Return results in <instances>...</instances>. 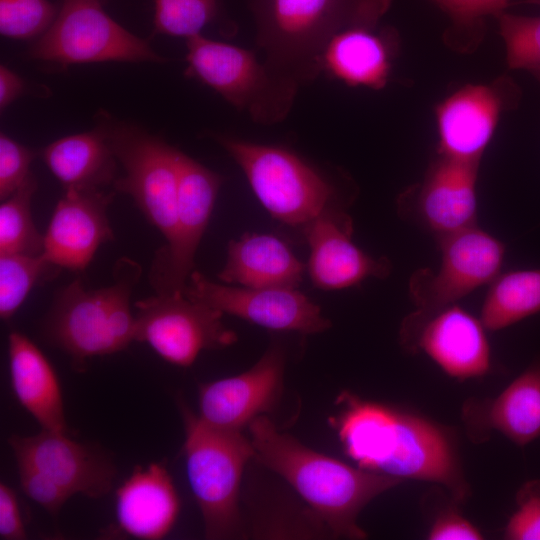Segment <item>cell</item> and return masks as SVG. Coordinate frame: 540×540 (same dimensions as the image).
<instances>
[{
  "label": "cell",
  "instance_id": "obj_17",
  "mask_svg": "<svg viewBox=\"0 0 540 540\" xmlns=\"http://www.w3.org/2000/svg\"><path fill=\"white\" fill-rule=\"evenodd\" d=\"M284 353L271 347L249 370L198 387L199 417L208 425L241 430L274 407L283 387Z\"/></svg>",
  "mask_w": 540,
  "mask_h": 540
},
{
  "label": "cell",
  "instance_id": "obj_26",
  "mask_svg": "<svg viewBox=\"0 0 540 540\" xmlns=\"http://www.w3.org/2000/svg\"><path fill=\"white\" fill-rule=\"evenodd\" d=\"M473 415L474 423L524 447L540 437V360Z\"/></svg>",
  "mask_w": 540,
  "mask_h": 540
},
{
  "label": "cell",
  "instance_id": "obj_13",
  "mask_svg": "<svg viewBox=\"0 0 540 540\" xmlns=\"http://www.w3.org/2000/svg\"><path fill=\"white\" fill-rule=\"evenodd\" d=\"M520 99L519 85L507 75L453 91L434 107L437 154L480 163L501 116Z\"/></svg>",
  "mask_w": 540,
  "mask_h": 540
},
{
  "label": "cell",
  "instance_id": "obj_30",
  "mask_svg": "<svg viewBox=\"0 0 540 540\" xmlns=\"http://www.w3.org/2000/svg\"><path fill=\"white\" fill-rule=\"evenodd\" d=\"M60 268L42 254H0V317L9 320L23 304L31 290L53 277Z\"/></svg>",
  "mask_w": 540,
  "mask_h": 540
},
{
  "label": "cell",
  "instance_id": "obj_1",
  "mask_svg": "<svg viewBox=\"0 0 540 540\" xmlns=\"http://www.w3.org/2000/svg\"><path fill=\"white\" fill-rule=\"evenodd\" d=\"M335 428L345 453L358 467L400 480L441 484L457 499L465 482L448 434L430 420L343 393Z\"/></svg>",
  "mask_w": 540,
  "mask_h": 540
},
{
  "label": "cell",
  "instance_id": "obj_27",
  "mask_svg": "<svg viewBox=\"0 0 540 540\" xmlns=\"http://www.w3.org/2000/svg\"><path fill=\"white\" fill-rule=\"evenodd\" d=\"M540 313V269L500 274L491 284L481 309L487 330L507 328Z\"/></svg>",
  "mask_w": 540,
  "mask_h": 540
},
{
  "label": "cell",
  "instance_id": "obj_15",
  "mask_svg": "<svg viewBox=\"0 0 540 540\" xmlns=\"http://www.w3.org/2000/svg\"><path fill=\"white\" fill-rule=\"evenodd\" d=\"M184 295L223 314L272 330L316 334L331 326L320 307L296 289L223 285L194 270Z\"/></svg>",
  "mask_w": 540,
  "mask_h": 540
},
{
  "label": "cell",
  "instance_id": "obj_25",
  "mask_svg": "<svg viewBox=\"0 0 540 540\" xmlns=\"http://www.w3.org/2000/svg\"><path fill=\"white\" fill-rule=\"evenodd\" d=\"M39 156L65 190H101L117 179L118 161L98 127L59 138Z\"/></svg>",
  "mask_w": 540,
  "mask_h": 540
},
{
  "label": "cell",
  "instance_id": "obj_21",
  "mask_svg": "<svg viewBox=\"0 0 540 540\" xmlns=\"http://www.w3.org/2000/svg\"><path fill=\"white\" fill-rule=\"evenodd\" d=\"M400 48L392 27H355L341 31L326 44L321 74L349 87L381 90L387 86Z\"/></svg>",
  "mask_w": 540,
  "mask_h": 540
},
{
  "label": "cell",
  "instance_id": "obj_2",
  "mask_svg": "<svg viewBox=\"0 0 540 540\" xmlns=\"http://www.w3.org/2000/svg\"><path fill=\"white\" fill-rule=\"evenodd\" d=\"M248 428L254 458L286 480L336 537L365 538L357 523L360 512L402 481L316 452L265 415Z\"/></svg>",
  "mask_w": 540,
  "mask_h": 540
},
{
  "label": "cell",
  "instance_id": "obj_41",
  "mask_svg": "<svg viewBox=\"0 0 540 540\" xmlns=\"http://www.w3.org/2000/svg\"><path fill=\"white\" fill-rule=\"evenodd\" d=\"M534 78L538 81V83L540 84V70H537V71H534L531 73Z\"/></svg>",
  "mask_w": 540,
  "mask_h": 540
},
{
  "label": "cell",
  "instance_id": "obj_28",
  "mask_svg": "<svg viewBox=\"0 0 540 540\" xmlns=\"http://www.w3.org/2000/svg\"><path fill=\"white\" fill-rule=\"evenodd\" d=\"M448 17L443 33L445 45L452 51L469 54L482 43L488 18L506 11L512 0H431Z\"/></svg>",
  "mask_w": 540,
  "mask_h": 540
},
{
  "label": "cell",
  "instance_id": "obj_8",
  "mask_svg": "<svg viewBox=\"0 0 540 540\" xmlns=\"http://www.w3.org/2000/svg\"><path fill=\"white\" fill-rule=\"evenodd\" d=\"M98 128L124 170L114 188L130 196L168 242L177 220L179 150L137 125L107 116L100 117Z\"/></svg>",
  "mask_w": 540,
  "mask_h": 540
},
{
  "label": "cell",
  "instance_id": "obj_37",
  "mask_svg": "<svg viewBox=\"0 0 540 540\" xmlns=\"http://www.w3.org/2000/svg\"><path fill=\"white\" fill-rule=\"evenodd\" d=\"M430 540H480L482 533L470 521L456 512H444L432 523Z\"/></svg>",
  "mask_w": 540,
  "mask_h": 540
},
{
  "label": "cell",
  "instance_id": "obj_40",
  "mask_svg": "<svg viewBox=\"0 0 540 540\" xmlns=\"http://www.w3.org/2000/svg\"><path fill=\"white\" fill-rule=\"evenodd\" d=\"M532 5L540 7V0H512L511 5Z\"/></svg>",
  "mask_w": 540,
  "mask_h": 540
},
{
  "label": "cell",
  "instance_id": "obj_23",
  "mask_svg": "<svg viewBox=\"0 0 540 540\" xmlns=\"http://www.w3.org/2000/svg\"><path fill=\"white\" fill-rule=\"evenodd\" d=\"M304 271L305 265L278 237L245 233L229 242L218 278L248 288L296 289Z\"/></svg>",
  "mask_w": 540,
  "mask_h": 540
},
{
  "label": "cell",
  "instance_id": "obj_6",
  "mask_svg": "<svg viewBox=\"0 0 540 540\" xmlns=\"http://www.w3.org/2000/svg\"><path fill=\"white\" fill-rule=\"evenodd\" d=\"M214 139L241 168L259 202L281 223L304 228L337 208L335 185L292 150L223 134Z\"/></svg>",
  "mask_w": 540,
  "mask_h": 540
},
{
  "label": "cell",
  "instance_id": "obj_32",
  "mask_svg": "<svg viewBox=\"0 0 540 540\" xmlns=\"http://www.w3.org/2000/svg\"><path fill=\"white\" fill-rule=\"evenodd\" d=\"M216 13V0H155L154 29L188 39L201 34Z\"/></svg>",
  "mask_w": 540,
  "mask_h": 540
},
{
  "label": "cell",
  "instance_id": "obj_33",
  "mask_svg": "<svg viewBox=\"0 0 540 540\" xmlns=\"http://www.w3.org/2000/svg\"><path fill=\"white\" fill-rule=\"evenodd\" d=\"M56 16L48 0H0V33L17 40L37 39Z\"/></svg>",
  "mask_w": 540,
  "mask_h": 540
},
{
  "label": "cell",
  "instance_id": "obj_36",
  "mask_svg": "<svg viewBox=\"0 0 540 540\" xmlns=\"http://www.w3.org/2000/svg\"><path fill=\"white\" fill-rule=\"evenodd\" d=\"M18 471L20 485L26 496L53 516L72 496L57 482L28 464L18 463Z\"/></svg>",
  "mask_w": 540,
  "mask_h": 540
},
{
  "label": "cell",
  "instance_id": "obj_11",
  "mask_svg": "<svg viewBox=\"0 0 540 540\" xmlns=\"http://www.w3.org/2000/svg\"><path fill=\"white\" fill-rule=\"evenodd\" d=\"M134 306L135 340L171 364L189 367L201 351L237 341L236 333L223 324L222 312L184 294H156Z\"/></svg>",
  "mask_w": 540,
  "mask_h": 540
},
{
  "label": "cell",
  "instance_id": "obj_16",
  "mask_svg": "<svg viewBox=\"0 0 540 540\" xmlns=\"http://www.w3.org/2000/svg\"><path fill=\"white\" fill-rule=\"evenodd\" d=\"M485 329L481 319L453 304L423 318L408 316L400 338L406 348L422 350L447 375L466 380L490 368Z\"/></svg>",
  "mask_w": 540,
  "mask_h": 540
},
{
  "label": "cell",
  "instance_id": "obj_20",
  "mask_svg": "<svg viewBox=\"0 0 540 540\" xmlns=\"http://www.w3.org/2000/svg\"><path fill=\"white\" fill-rule=\"evenodd\" d=\"M303 229L310 247L307 271L316 288L345 289L389 275L388 259L373 258L352 242L351 219L340 209L325 211Z\"/></svg>",
  "mask_w": 540,
  "mask_h": 540
},
{
  "label": "cell",
  "instance_id": "obj_31",
  "mask_svg": "<svg viewBox=\"0 0 540 540\" xmlns=\"http://www.w3.org/2000/svg\"><path fill=\"white\" fill-rule=\"evenodd\" d=\"M511 70H540V16L503 12L496 17Z\"/></svg>",
  "mask_w": 540,
  "mask_h": 540
},
{
  "label": "cell",
  "instance_id": "obj_22",
  "mask_svg": "<svg viewBox=\"0 0 540 540\" xmlns=\"http://www.w3.org/2000/svg\"><path fill=\"white\" fill-rule=\"evenodd\" d=\"M179 510L171 476L160 463L136 466L116 492L117 526L137 539L164 538L173 528Z\"/></svg>",
  "mask_w": 540,
  "mask_h": 540
},
{
  "label": "cell",
  "instance_id": "obj_14",
  "mask_svg": "<svg viewBox=\"0 0 540 540\" xmlns=\"http://www.w3.org/2000/svg\"><path fill=\"white\" fill-rule=\"evenodd\" d=\"M479 162L437 154L422 179L398 197V212L436 237L477 225Z\"/></svg>",
  "mask_w": 540,
  "mask_h": 540
},
{
  "label": "cell",
  "instance_id": "obj_9",
  "mask_svg": "<svg viewBox=\"0 0 540 540\" xmlns=\"http://www.w3.org/2000/svg\"><path fill=\"white\" fill-rule=\"evenodd\" d=\"M28 52L32 59L62 67L109 61H165L146 40L113 20L101 0H63L51 26Z\"/></svg>",
  "mask_w": 540,
  "mask_h": 540
},
{
  "label": "cell",
  "instance_id": "obj_24",
  "mask_svg": "<svg viewBox=\"0 0 540 540\" xmlns=\"http://www.w3.org/2000/svg\"><path fill=\"white\" fill-rule=\"evenodd\" d=\"M13 392L42 429L67 433L62 392L56 372L42 351L25 335L8 338Z\"/></svg>",
  "mask_w": 540,
  "mask_h": 540
},
{
  "label": "cell",
  "instance_id": "obj_3",
  "mask_svg": "<svg viewBox=\"0 0 540 540\" xmlns=\"http://www.w3.org/2000/svg\"><path fill=\"white\" fill-rule=\"evenodd\" d=\"M393 0H253L256 45L279 80L300 89L320 74L328 41L355 27H377Z\"/></svg>",
  "mask_w": 540,
  "mask_h": 540
},
{
  "label": "cell",
  "instance_id": "obj_35",
  "mask_svg": "<svg viewBox=\"0 0 540 540\" xmlns=\"http://www.w3.org/2000/svg\"><path fill=\"white\" fill-rule=\"evenodd\" d=\"M516 500L517 509L504 530L505 539L540 540V480L526 482Z\"/></svg>",
  "mask_w": 540,
  "mask_h": 540
},
{
  "label": "cell",
  "instance_id": "obj_10",
  "mask_svg": "<svg viewBox=\"0 0 540 540\" xmlns=\"http://www.w3.org/2000/svg\"><path fill=\"white\" fill-rule=\"evenodd\" d=\"M441 262L436 271L420 269L409 280L414 318L453 305L500 274L505 245L477 225L436 237Z\"/></svg>",
  "mask_w": 540,
  "mask_h": 540
},
{
  "label": "cell",
  "instance_id": "obj_4",
  "mask_svg": "<svg viewBox=\"0 0 540 540\" xmlns=\"http://www.w3.org/2000/svg\"><path fill=\"white\" fill-rule=\"evenodd\" d=\"M140 265L127 257L117 261L113 282L96 289L75 279L55 295L44 321V335L66 352L76 368L86 359L119 352L135 340L132 292Z\"/></svg>",
  "mask_w": 540,
  "mask_h": 540
},
{
  "label": "cell",
  "instance_id": "obj_12",
  "mask_svg": "<svg viewBox=\"0 0 540 540\" xmlns=\"http://www.w3.org/2000/svg\"><path fill=\"white\" fill-rule=\"evenodd\" d=\"M177 220L172 238L160 248L149 280L156 294H184L194 258L209 223L223 177L179 150Z\"/></svg>",
  "mask_w": 540,
  "mask_h": 540
},
{
  "label": "cell",
  "instance_id": "obj_29",
  "mask_svg": "<svg viewBox=\"0 0 540 540\" xmlns=\"http://www.w3.org/2000/svg\"><path fill=\"white\" fill-rule=\"evenodd\" d=\"M37 189L33 174L0 205V254L40 255L44 235L35 226L31 201Z\"/></svg>",
  "mask_w": 540,
  "mask_h": 540
},
{
  "label": "cell",
  "instance_id": "obj_19",
  "mask_svg": "<svg viewBox=\"0 0 540 540\" xmlns=\"http://www.w3.org/2000/svg\"><path fill=\"white\" fill-rule=\"evenodd\" d=\"M112 197L101 190H65L44 234V258L60 269L84 271L114 238L107 215Z\"/></svg>",
  "mask_w": 540,
  "mask_h": 540
},
{
  "label": "cell",
  "instance_id": "obj_7",
  "mask_svg": "<svg viewBox=\"0 0 540 540\" xmlns=\"http://www.w3.org/2000/svg\"><path fill=\"white\" fill-rule=\"evenodd\" d=\"M185 75L217 92L259 124L282 122L298 89L279 80L256 52L202 34L186 39Z\"/></svg>",
  "mask_w": 540,
  "mask_h": 540
},
{
  "label": "cell",
  "instance_id": "obj_34",
  "mask_svg": "<svg viewBox=\"0 0 540 540\" xmlns=\"http://www.w3.org/2000/svg\"><path fill=\"white\" fill-rule=\"evenodd\" d=\"M37 153L9 137L0 133V199L8 198L32 174L30 165Z\"/></svg>",
  "mask_w": 540,
  "mask_h": 540
},
{
  "label": "cell",
  "instance_id": "obj_18",
  "mask_svg": "<svg viewBox=\"0 0 540 540\" xmlns=\"http://www.w3.org/2000/svg\"><path fill=\"white\" fill-rule=\"evenodd\" d=\"M9 444L17 463L36 468L72 496L100 498L112 487L116 469L111 459L100 448L78 443L67 433L42 429L33 436H12Z\"/></svg>",
  "mask_w": 540,
  "mask_h": 540
},
{
  "label": "cell",
  "instance_id": "obj_38",
  "mask_svg": "<svg viewBox=\"0 0 540 540\" xmlns=\"http://www.w3.org/2000/svg\"><path fill=\"white\" fill-rule=\"evenodd\" d=\"M0 538L23 540L27 538L15 492L7 484H0Z\"/></svg>",
  "mask_w": 540,
  "mask_h": 540
},
{
  "label": "cell",
  "instance_id": "obj_5",
  "mask_svg": "<svg viewBox=\"0 0 540 540\" xmlns=\"http://www.w3.org/2000/svg\"><path fill=\"white\" fill-rule=\"evenodd\" d=\"M185 441L188 481L203 517L207 539H231L241 532L239 492L242 474L255 452L241 430L205 423L178 400Z\"/></svg>",
  "mask_w": 540,
  "mask_h": 540
},
{
  "label": "cell",
  "instance_id": "obj_39",
  "mask_svg": "<svg viewBox=\"0 0 540 540\" xmlns=\"http://www.w3.org/2000/svg\"><path fill=\"white\" fill-rule=\"evenodd\" d=\"M26 90V83L6 65L0 66V110L3 112Z\"/></svg>",
  "mask_w": 540,
  "mask_h": 540
}]
</instances>
